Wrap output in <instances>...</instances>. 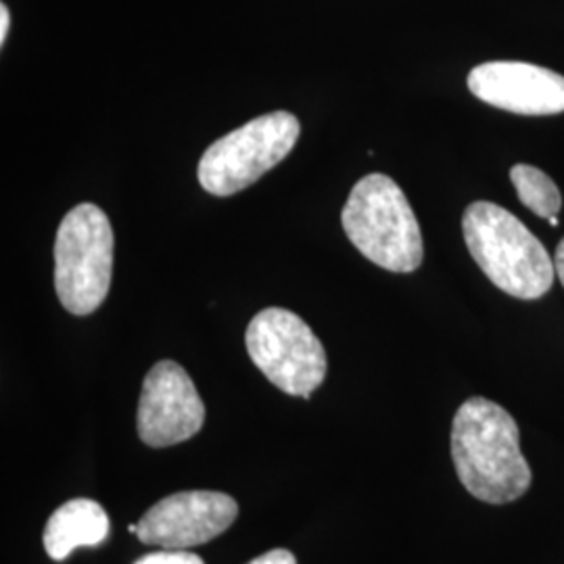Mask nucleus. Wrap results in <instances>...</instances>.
<instances>
[{
    "label": "nucleus",
    "instance_id": "nucleus-1",
    "mask_svg": "<svg viewBox=\"0 0 564 564\" xmlns=\"http://www.w3.org/2000/svg\"><path fill=\"white\" fill-rule=\"evenodd\" d=\"M452 460L466 491L487 505H508L531 487L519 424L500 403L470 398L452 423Z\"/></svg>",
    "mask_w": 564,
    "mask_h": 564
},
{
    "label": "nucleus",
    "instance_id": "nucleus-2",
    "mask_svg": "<svg viewBox=\"0 0 564 564\" xmlns=\"http://www.w3.org/2000/svg\"><path fill=\"white\" fill-rule=\"evenodd\" d=\"M463 232L485 276L517 300H540L554 284V260L517 216L496 203L466 207Z\"/></svg>",
    "mask_w": 564,
    "mask_h": 564
},
{
    "label": "nucleus",
    "instance_id": "nucleus-3",
    "mask_svg": "<svg viewBox=\"0 0 564 564\" xmlns=\"http://www.w3.org/2000/svg\"><path fill=\"white\" fill-rule=\"evenodd\" d=\"M343 230L366 260L389 272H414L424 258L421 226L398 182L368 174L356 182L341 212Z\"/></svg>",
    "mask_w": 564,
    "mask_h": 564
},
{
    "label": "nucleus",
    "instance_id": "nucleus-4",
    "mask_svg": "<svg viewBox=\"0 0 564 564\" xmlns=\"http://www.w3.org/2000/svg\"><path fill=\"white\" fill-rule=\"evenodd\" d=\"M113 272V228L101 207L80 203L67 212L55 239V291L76 316L97 312Z\"/></svg>",
    "mask_w": 564,
    "mask_h": 564
},
{
    "label": "nucleus",
    "instance_id": "nucleus-5",
    "mask_svg": "<svg viewBox=\"0 0 564 564\" xmlns=\"http://www.w3.org/2000/svg\"><path fill=\"white\" fill-rule=\"evenodd\" d=\"M300 132V120L289 111H272L247 121L203 153L197 178L216 197L241 193L293 151Z\"/></svg>",
    "mask_w": 564,
    "mask_h": 564
},
{
    "label": "nucleus",
    "instance_id": "nucleus-6",
    "mask_svg": "<svg viewBox=\"0 0 564 564\" xmlns=\"http://www.w3.org/2000/svg\"><path fill=\"white\" fill-rule=\"evenodd\" d=\"M249 358L286 395L310 398L323 384L328 362L323 343L297 314L268 307L247 326Z\"/></svg>",
    "mask_w": 564,
    "mask_h": 564
},
{
    "label": "nucleus",
    "instance_id": "nucleus-7",
    "mask_svg": "<svg viewBox=\"0 0 564 564\" xmlns=\"http://www.w3.org/2000/svg\"><path fill=\"white\" fill-rule=\"evenodd\" d=\"M205 423V405L188 372L181 364H155L139 402V437L149 447H167L195 437Z\"/></svg>",
    "mask_w": 564,
    "mask_h": 564
},
{
    "label": "nucleus",
    "instance_id": "nucleus-8",
    "mask_svg": "<svg viewBox=\"0 0 564 564\" xmlns=\"http://www.w3.org/2000/svg\"><path fill=\"white\" fill-rule=\"evenodd\" d=\"M239 505L220 491H181L149 508L139 521L142 544L186 550L207 544L235 523Z\"/></svg>",
    "mask_w": 564,
    "mask_h": 564
},
{
    "label": "nucleus",
    "instance_id": "nucleus-9",
    "mask_svg": "<svg viewBox=\"0 0 564 564\" xmlns=\"http://www.w3.org/2000/svg\"><path fill=\"white\" fill-rule=\"evenodd\" d=\"M468 90L479 101L519 116L564 111V76L521 61H491L468 74Z\"/></svg>",
    "mask_w": 564,
    "mask_h": 564
},
{
    "label": "nucleus",
    "instance_id": "nucleus-10",
    "mask_svg": "<svg viewBox=\"0 0 564 564\" xmlns=\"http://www.w3.org/2000/svg\"><path fill=\"white\" fill-rule=\"evenodd\" d=\"M109 514L99 502L76 498L59 506L44 527V550L53 561H65L76 547L101 545L109 538Z\"/></svg>",
    "mask_w": 564,
    "mask_h": 564
},
{
    "label": "nucleus",
    "instance_id": "nucleus-11",
    "mask_svg": "<svg viewBox=\"0 0 564 564\" xmlns=\"http://www.w3.org/2000/svg\"><path fill=\"white\" fill-rule=\"evenodd\" d=\"M510 181L517 188V195L540 218H554L563 209V195L554 181L540 167L519 163L510 170Z\"/></svg>",
    "mask_w": 564,
    "mask_h": 564
},
{
    "label": "nucleus",
    "instance_id": "nucleus-12",
    "mask_svg": "<svg viewBox=\"0 0 564 564\" xmlns=\"http://www.w3.org/2000/svg\"><path fill=\"white\" fill-rule=\"evenodd\" d=\"M134 564H203L202 558L186 550H163L142 556Z\"/></svg>",
    "mask_w": 564,
    "mask_h": 564
},
{
    "label": "nucleus",
    "instance_id": "nucleus-13",
    "mask_svg": "<svg viewBox=\"0 0 564 564\" xmlns=\"http://www.w3.org/2000/svg\"><path fill=\"white\" fill-rule=\"evenodd\" d=\"M247 564H297V558L293 556V552L276 547V550H270V552H265L262 556H258V558H253L251 563Z\"/></svg>",
    "mask_w": 564,
    "mask_h": 564
},
{
    "label": "nucleus",
    "instance_id": "nucleus-14",
    "mask_svg": "<svg viewBox=\"0 0 564 564\" xmlns=\"http://www.w3.org/2000/svg\"><path fill=\"white\" fill-rule=\"evenodd\" d=\"M554 270H556V276L558 281L563 282L564 286V239L558 242L556 247V256H554Z\"/></svg>",
    "mask_w": 564,
    "mask_h": 564
},
{
    "label": "nucleus",
    "instance_id": "nucleus-15",
    "mask_svg": "<svg viewBox=\"0 0 564 564\" xmlns=\"http://www.w3.org/2000/svg\"><path fill=\"white\" fill-rule=\"evenodd\" d=\"M9 23H11L9 9H7V4H0V44L7 41V34H9Z\"/></svg>",
    "mask_w": 564,
    "mask_h": 564
},
{
    "label": "nucleus",
    "instance_id": "nucleus-16",
    "mask_svg": "<svg viewBox=\"0 0 564 564\" xmlns=\"http://www.w3.org/2000/svg\"><path fill=\"white\" fill-rule=\"evenodd\" d=\"M547 223L552 224V226H556V224H558V218H556V216H554V218H550V220H547Z\"/></svg>",
    "mask_w": 564,
    "mask_h": 564
}]
</instances>
